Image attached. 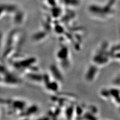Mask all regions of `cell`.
<instances>
[{"label":"cell","instance_id":"2","mask_svg":"<svg viewBox=\"0 0 120 120\" xmlns=\"http://www.w3.org/2000/svg\"><path fill=\"white\" fill-rule=\"evenodd\" d=\"M68 50L66 47H63L58 52L57 57L60 61H65L68 57Z\"/></svg>","mask_w":120,"mask_h":120},{"label":"cell","instance_id":"4","mask_svg":"<svg viewBox=\"0 0 120 120\" xmlns=\"http://www.w3.org/2000/svg\"><path fill=\"white\" fill-rule=\"evenodd\" d=\"M2 33L0 32V45L1 44V42H2Z\"/></svg>","mask_w":120,"mask_h":120},{"label":"cell","instance_id":"3","mask_svg":"<svg viewBox=\"0 0 120 120\" xmlns=\"http://www.w3.org/2000/svg\"><path fill=\"white\" fill-rule=\"evenodd\" d=\"M47 89L52 92H57L59 89V85L57 82H49L47 84Z\"/></svg>","mask_w":120,"mask_h":120},{"label":"cell","instance_id":"1","mask_svg":"<svg viewBox=\"0 0 120 120\" xmlns=\"http://www.w3.org/2000/svg\"><path fill=\"white\" fill-rule=\"evenodd\" d=\"M50 71L52 75L57 81H61L63 80L62 75L58 68L54 65H52L50 67Z\"/></svg>","mask_w":120,"mask_h":120}]
</instances>
